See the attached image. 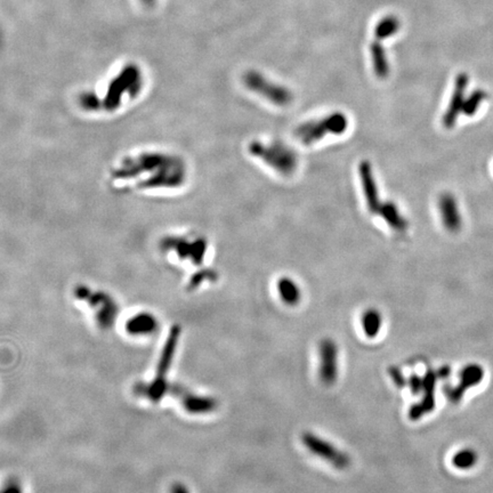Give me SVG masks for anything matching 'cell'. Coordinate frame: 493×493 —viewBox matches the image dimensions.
<instances>
[{
  "instance_id": "obj_16",
  "label": "cell",
  "mask_w": 493,
  "mask_h": 493,
  "mask_svg": "<svg viewBox=\"0 0 493 493\" xmlns=\"http://www.w3.org/2000/svg\"><path fill=\"white\" fill-rule=\"evenodd\" d=\"M376 216L380 217L382 222L394 232L403 233L408 230L409 222L394 201L384 200Z\"/></svg>"
},
{
  "instance_id": "obj_28",
  "label": "cell",
  "mask_w": 493,
  "mask_h": 493,
  "mask_svg": "<svg viewBox=\"0 0 493 493\" xmlns=\"http://www.w3.org/2000/svg\"><path fill=\"white\" fill-rule=\"evenodd\" d=\"M0 493H24L17 483L7 484L6 487L0 490Z\"/></svg>"
},
{
  "instance_id": "obj_9",
  "label": "cell",
  "mask_w": 493,
  "mask_h": 493,
  "mask_svg": "<svg viewBox=\"0 0 493 493\" xmlns=\"http://www.w3.org/2000/svg\"><path fill=\"white\" fill-rule=\"evenodd\" d=\"M357 171H359L360 187L362 191L366 210L371 215L376 216L384 200L380 198V191H379L378 182L373 171V165L368 160H362L359 164Z\"/></svg>"
},
{
  "instance_id": "obj_14",
  "label": "cell",
  "mask_w": 493,
  "mask_h": 493,
  "mask_svg": "<svg viewBox=\"0 0 493 493\" xmlns=\"http://www.w3.org/2000/svg\"><path fill=\"white\" fill-rule=\"evenodd\" d=\"M467 87V78L465 75H461L457 79L456 84V89H454V95L451 97L450 104L447 106V111L443 115V124L447 129L454 127V124H457L458 118L463 113V108L465 103V89Z\"/></svg>"
},
{
  "instance_id": "obj_13",
  "label": "cell",
  "mask_w": 493,
  "mask_h": 493,
  "mask_svg": "<svg viewBox=\"0 0 493 493\" xmlns=\"http://www.w3.org/2000/svg\"><path fill=\"white\" fill-rule=\"evenodd\" d=\"M438 377V373H434L433 370H429L422 377V392H424V398L422 401L418 404H415L410 408L409 411V418L412 420H418L422 418V416L426 415L428 412H431L434 409L435 399V385Z\"/></svg>"
},
{
  "instance_id": "obj_29",
  "label": "cell",
  "mask_w": 493,
  "mask_h": 493,
  "mask_svg": "<svg viewBox=\"0 0 493 493\" xmlns=\"http://www.w3.org/2000/svg\"><path fill=\"white\" fill-rule=\"evenodd\" d=\"M170 493H189L187 490V487L182 483H175L174 484L171 489H170Z\"/></svg>"
},
{
  "instance_id": "obj_7",
  "label": "cell",
  "mask_w": 493,
  "mask_h": 493,
  "mask_svg": "<svg viewBox=\"0 0 493 493\" xmlns=\"http://www.w3.org/2000/svg\"><path fill=\"white\" fill-rule=\"evenodd\" d=\"M301 441L310 454L321 458L322 461H327L328 464L331 465L336 469L344 470L350 467V456L337 449L335 445L326 441L324 438L307 431L301 436Z\"/></svg>"
},
{
  "instance_id": "obj_26",
  "label": "cell",
  "mask_w": 493,
  "mask_h": 493,
  "mask_svg": "<svg viewBox=\"0 0 493 493\" xmlns=\"http://www.w3.org/2000/svg\"><path fill=\"white\" fill-rule=\"evenodd\" d=\"M389 376H391V378L393 379V382H396V385L400 387V389L407 385V380H405L404 377L402 375L399 368H396V366L389 368Z\"/></svg>"
},
{
  "instance_id": "obj_12",
  "label": "cell",
  "mask_w": 493,
  "mask_h": 493,
  "mask_svg": "<svg viewBox=\"0 0 493 493\" xmlns=\"http://www.w3.org/2000/svg\"><path fill=\"white\" fill-rule=\"evenodd\" d=\"M438 210L445 230L451 233L459 232L463 226V218L459 205L454 194L442 193L438 198Z\"/></svg>"
},
{
  "instance_id": "obj_25",
  "label": "cell",
  "mask_w": 493,
  "mask_h": 493,
  "mask_svg": "<svg viewBox=\"0 0 493 493\" xmlns=\"http://www.w3.org/2000/svg\"><path fill=\"white\" fill-rule=\"evenodd\" d=\"M396 29V20H392L389 17V20H382L377 26L376 35L378 38H386V37L394 32Z\"/></svg>"
},
{
  "instance_id": "obj_15",
  "label": "cell",
  "mask_w": 493,
  "mask_h": 493,
  "mask_svg": "<svg viewBox=\"0 0 493 493\" xmlns=\"http://www.w3.org/2000/svg\"><path fill=\"white\" fill-rule=\"evenodd\" d=\"M180 336V328L178 326H174L170 330L169 336L167 338L164 350L161 353L159 364H158L157 377H156L154 382H167V373H168V370L170 369V366H171V362H173L174 355L176 352L177 344H178Z\"/></svg>"
},
{
  "instance_id": "obj_23",
  "label": "cell",
  "mask_w": 493,
  "mask_h": 493,
  "mask_svg": "<svg viewBox=\"0 0 493 493\" xmlns=\"http://www.w3.org/2000/svg\"><path fill=\"white\" fill-rule=\"evenodd\" d=\"M485 100V94L481 91H476L470 95L469 97L465 100L464 108H463V113L472 117L476 113L477 110L480 108V105L483 103Z\"/></svg>"
},
{
  "instance_id": "obj_1",
  "label": "cell",
  "mask_w": 493,
  "mask_h": 493,
  "mask_svg": "<svg viewBox=\"0 0 493 493\" xmlns=\"http://www.w3.org/2000/svg\"><path fill=\"white\" fill-rule=\"evenodd\" d=\"M108 177L115 191L154 196L182 189L189 180V166L180 154L138 149L118 158Z\"/></svg>"
},
{
  "instance_id": "obj_4",
  "label": "cell",
  "mask_w": 493,
  "mask_h": 493,
  "mask_svg": "<svg viewBox=\"0 0 493 493\" xmlns=\"http://www.w3.org/2000/svg\"><path fill=\"white\" fill-rule=\"evenodd\" d=\"M208 248V240L201 235H168L160 243L165 256L194 266L203 265Z\"/></svg>"
},
{
  "instance_id": "obj_18",
  "label": "cell",
  "mask_w": 493,
  "mask_h": 493,
  "mask_svg": "<svg viewBox=\"0 0 493 493\" xmlns=\"http://www.w3.org/2000/svg\"><path fill=\"white\" fill-rule=\"evenodd\" d=\"M277 289L283 304L297 306L301 301V289L294 279L282 277L277 282Z\"/></svg>"
},
{
  "instance_id": "obj_27",
  "label": "cell",
  "mask_w": 493,
  "mask_h": 493,
  "mask_svg": "<svg viewBox=\"0 0 493 493\" xmlns=\"http://www.w3.org/2000/svg\"><path fill=\"white\" fill-rule=\"evenodd\" d=\"M409 386H410L412 393L417 396L419 393L422 392V378L416 376V375H412L410 377V380H409Z\"/></svg>"
},
{
  "instance_id": "obj_8",
  "label": "cell",
  "mask_w": 493,
  "mask_h": 493,
  "mask_svg": "<svg viewBox=\"0 0 493 493\" xmlns=\"http://www.w3.org/2000/svg\"><path fill=\"white\" fill-rule=\"evenodd\" d=\"M127 89L138 92L140 75L136 70H126L121 73L120 77H118L115 80H113L111 86H109L108 93L105 96L104 104L102 106V110L106 113L118 111V108H120L122 104L121 98L124 96Z\"/></svg>"
},
{
  "instance_id": "obj_10",
  "label": "cell",
  "mask_w": 493,
  "mask_h": 493,
  "mask_svg": "<svg viewBox=\"0 0 493 493\" xmlns=\"http://www.w3.org/2000/svg\"><path fill=\"white\" fill-rule=\"evenodd\" d=\"M319 378L326 386H333L338 378V347L330 338L319 344Z\"/></svg>"
},
{
  "instance_id": "obj_20",
  "label": "cell",
  "mask_w": 493,
  "mask_h": 493,
  "mask_svg": "<svg viewBox=\"0 0 493 493\" xmlns=\"http://www.w3.org/2000/svg\"><path fill=\"white\" fill-rule=\"evenodd\" d=\"M361 326L363 333L368 338H375L378 336L382 326V315L377 308H368L364 310L361 317Z\"/></svg>"
},
{
  "instance_id": "obj_22",
  "label": "cell",
  "mask_w": 493,
  "mask_h": 493,
  "mask_svg": "<svg viewBox=\"0 0 493 493\" xmlns=\"http://www.w3.org/2000/svg\"><path fill=\"white\" fill-rule=\"evenodd\" d=\"M477 463V454L472 449H464L452 458V464L458 469L467 470L474 467V465Z\"/></svg>"
},
{
  "instance_id": "obj_2",
  "label": "cell",
  "mask_w": 493,
  "mask_h": 493,
  "mask_svg": "<svg viewBox=\"0 0 493 493\" xmlns=\"http://www.w3.org/2000/svg\"><path fill=\"white\" fill-rule=\"evenodd\" d=\"M248 152L282 177L292 176L299 167V157L296 150L279 140H254L249 143Z\"/></svg>"
},
{
  "instance_id": "obj_11",
  "label": "cell",
  "mask_w": 493,
  "mask_h": 493,
  "mask_svg": "<svg viewBox=\"0 0 493 493\" xmlns=\"http://www.w3.org/2000/svg\"><path fill=\"white\" fill-rule=\"evenodd\" d=\"M483 369L478 364H469L465 366L461 373V382L456 387H447L445 389V396L450 400L451 403H459L461 398L464 396L465 391H467L470 387L478 385L483 379Z\"/></svg>"
},
{
  "instance_id": "obj_19",
  "label": "cell",
  "mask_w": 493,
  "mask_h": 493,
  "mask_svg": "<svg viewBox=\"0 0 493 493\" xmlns=\"http://www.w3.org/2000/svg\"><path fill=\"white\" fill-rule=\"evenodd\" d=\"M182 404L189 413L193 415H203L216 410L218 407V402L214 398L208 396H194V394H187L182 400Z\"/></svg>"
},
{
  "instance_id": "obj_3",
  "label": "cell",
  "mask_w": 493,
  "mask_h": 493,
  "mask_svg": "<svg viewBox=\"0 0 493 493\" xmlns=\"http://www.w3.org/2000/svg\"><path fill=\"white\" fill-rule=\"evenodd\" d=\"M348 127V117L344 112L335 111L301 122L295 128L294 135L295 138L304 147H312L331 136H342L346 133Z\"/></svg>"
},
{
  "instance_id": "obj_6",
  "label": "cell",
  "mask_w": 493,
  "mask_h": 493,
  "mask_svg": "<svg viewBox=\"0 0 493 493\" xmlns=\"http://www.w3.org/2000/svg\"><path fill=\"white\" fill-rule=\"evenodd\" d=\"M75 296L79 301H84L91 307L96 308V321L102 329H109L115 324L118 308L115 299L104 291H94L87 286L75 288Z\"/></svg>"
},
{
  "instance_id": "obj_17",
  "label": "cell",
  "mask_w": 493,
  "mask_h": 493,
  "mask_svg": "<svg viewBox=\"0 0 493 493\" xmlns=\"http://www.w3.org/2000/svg\"><path fill=\"white\" fill-rule=\"evenodd\" d=\"M158 329L157 317L151 313L136 314L126 324V331L133 336H145L156 333Z\"/></svg>"
},
{
  "instance_id": "obj_21",
  "label": "cell",
  "mask_w": 493,
  "mask_h": 493,
  "mask_svg": "<svg viewBox=\"0 0 493 493\" xmlns=\"http://www.w3.org/2000/svg\"><path fill=\"white\" fill-rule=\"evenodd\" d=\"M371 59H373V71L378 78H386L389 75V68L385 52L378 45L371 46Z\"/></svg>"
},
{
  "instance_id": "obj_5",
  "label": "cell",
  "mask_w": 493,
  "mask_h": 493,
  "mask_svg": "<svg viewBox=\"0 0 493 493\" xmlns=\"http://www.w3.org/2000/svg\"><path fill=\"white\" fill-rule=\"evenodd\" d=\"M243 84L252 93L264 98L268 103L284 108L294 101V94L286 86L279 85L266 78L259 71L245 72L243 75Z\"/></svg>"
},
{
  "instance_id": "obj_24",
  "label": "cell",
  "mask_w": 493,
  "mask_h": 493,
  "mask_svg": "<svg viewBox=\"0 0 493 493\" xmlns=\"http://www.w3.org/2000/svg\"><path fill=\"white\" fill-rule=\"evenodd\" d=\"M217 278V275L212 270H203V271L196 272V275L191 277L189 282V289H196L203 283L205 280L214 281Z\"/></svg>"
}]
</instances>
